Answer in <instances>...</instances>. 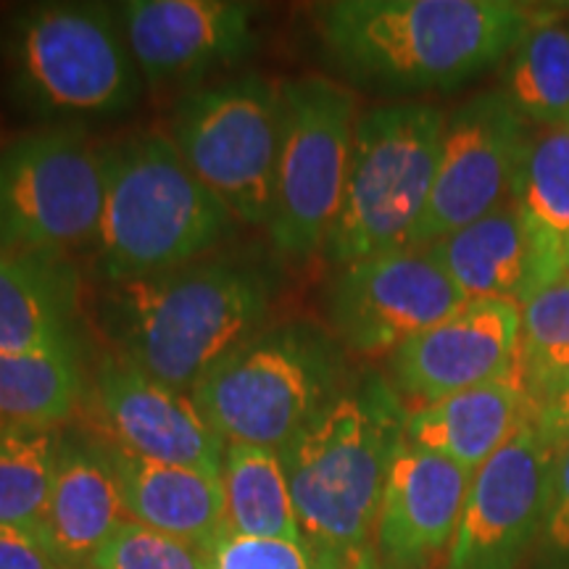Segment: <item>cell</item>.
Returning <instances> with one entry per match:
<instances>
[{"label": "cell", "mask_w": 569, "mask_h": 569, "mask_svg": "<svg viewBox=\"0 0 569 569\" xmlns=\"http://www.w3.org/2000/svg\"><path fill=\"white\" fill-rule=\"evenodd\" d=\"M0 569H63L51 540L40 532L0 528Z\"/></svg>", "instance_id": "obj_32"}, {"label": "cell", "mask_w": 569, "mask_h": 569, "mask_svg": "<svg viewBox=\"0 0 569 569\" xmlns=\"http://www.w3.org/2000/svg\"><path fill=\"white\" fill-rule=\"evenodd\" d=\"M0 82L17 109L51 127L113 119L142 92L119 13L82 0L13 9L0 24Z\"/></svg>", "instance_id": "obj_4"}, {"label": "cell", "mask_w": 569, "mask_h": 569, "mask_svg": "<svg viewBox=\"0 0 569 569\" xmlns=\"http://www.w3.org/2000/svg\"><path fill=\"white\" fill-rule=\"evenodd\" d=\"M519 317L517 372L536 409L569 380V277L532 296Z\"/></svg>", "instance_id": "obj_27"}, {"label": "cell", "mask_w": 569, "mask_h": 569, "mask_svg": "<svg viewBox=\"0 0 569 569\" xmlns=\"http://www.w3.org/2000/svg\"><path fill=\"white\" fill-rule=\"evenodd\" d=\"M557 448L532 419L472 475L448 569H519L549 515Z\"/></svg>", "instance_id": "obj_13"}, {"label": "cell", "mask_w": 569, "mask_h": 569, "mask_svg": "<svg viewBox=\"0 0 569 569\" xmlns=\"http://www.w3.org/2000/svg\"><path fill=\"white\" fill-rule=\"evenodd\" d=\"M222 490L227 530L251 538L303 540L277 448L227 443Z\"/></svg>", "instance_id": "obj_23"}, {"label": "cell", "mask_w": 569, "mask_h": 569, "mask_svg": "<svg viewBox=\"0 0 569 569\" xmlns=\"http://www.w3.org/2000/svg\"><path fill=\"white\" fill-rule=\"evenodd\" d=\"M0 151H3V146H0Z\"/></svg>", "instance_id": "obj_37"}, {"label": "cell", "mask_w": 569, "mask_h": 569, "mask_svg": "<svg viewBox=\"0 0 569 569\" xmlns=\"http://www.w3.org/2000/svg\"><path fill=\"white\" fill-rule=\"evenodd\" d=\"M0 430H3V422H0Z\"/></svg>", "instance_id": "obj_36"}, {"label": "cell", "mask_w": 569, "mask_h": 569, "mask_svg": "<svg viewBox=\"0 0 569 569\" xmlns=\"http://www.w3.org/2000/svg\"><path fill=\"white\" fill-rule=\"evenodd\" d=\"M519 306L475 298L390 353V377L417 407L486 386L517 367Z\"/></svg>", "instance_id": "obj_15"}, {"label": "cell", "mask_w": 569, "mask_h": 569, "mask_svg": "<svg viewBox=\"0 0 569 569\" xmlns=\"http://www.w3.org/2000/svg\"><path fill=\"white\" fill-rule=\"evenodd\" d=\"M96 396L103 422L127 451L222 478L227 443L182 390L163 386L113 353L98 367Z\"/></svg>", "instance_id": "obj_16"}, {"label": "cell", "mask_w": 569, "mask_h": 569, "mask_svg": "<svg viewBox=\"0 0 569 569\" xmlns=\"http://www.w3.org/2000/svg\"><path fill=\"white\" fill-rule=\"evenodd\" d=\"M103 159L80 127H46L0 151V253L69 256L103 219Z\"/></svg>", "instance_id": "obj_9"}, {"label": "cell", "mask_w": 569, "mask_h": 569, "mask_svg": "<svg viewBox=\"0 0 569 569\" xmlns=\"http://www.w3.org/2000/svg\"><path fill=\"white\" fill-rule=\"evenodd\" d=\"M124 517L106 440L74 430L61 432L46 530L63 569H88Z\"/></svg>", "instance_id": "obj_19"}, {"label": "cell", "mask_w": 569, "mask_h": 569, "mask_svg": "<svg viewBox=\"0 0 569 569\" xmlns=\"http://www.w3.org/2000/svg\"><path fill=\"white\" fill-rule=\"evenodd\" d=\"M206 553H209V569H348L353 559L327 551L306 538H251L227 528Z\"/></svg>", "instance_id": "obj_29"}, {"label": "cell", "mask_w": 569, "mask_h": 569, "mask_svg": "<svg viewBox=\"0 0 569 569\" xmlns=\"http://www.w3.org/2000/svg\"><path fill=\"white\" fill-rule=\"evenodd\" d=\"M530 419V393L515 367L486 386L415 407L407 415L403 440L475 475Z\"/></svg>", "instance_id": "obj_20"}, {"label": "cell", "mask_w": 569, "mask_h": 569, "mask_svg": "<svg viewBox=\"0 0 569 569\" xmlns=\"http://www.w3.org/2000/svg\"><path fill=\"white\" fill-rule=\"evenodd\" d=\"M446 117L430 103H390L356 119L340 211L325 256L353 264L409 248L436 182Z\"/></svg>", "instance_id": "obj_7"}, {"label": "cell", "mask_w": 569, "mask_h": 569, "mask_svg": "<svg viewBox=\"0 0 569 569\" xmlns=\"http://www.w3.org/2000/svg\"><path fill=\"white\" fill-rule=\"evenodd\" d=\"M348 569H388V567L382 565L380 559H377L375 546H372V549H367V551H359V553H356V557L351 559V567H348Z\"/></svg>", "instance_id": "obj_34"}, {"label": "cell", "mask_w": 569, "mask_h": 569, "mask_svg": "<svg viewBox=\"0 0 569 569\" xmlns=\"http://www.w3.org/2000/svg\"><path fill=\"white\" fill-rule=\"evenodd\" d=\"M61 432L53 427L3 425L0 430V528L48 538V501Z\"/></svg>", "instance_id": "obj_25"}, {"label": "cell", "mask_w": 569, "mask_h": 569, "mask_svg": "<svg viewBox=\"0 0 569 569\" xmlns=\"http://www.w3.org/2000/svg\"><path fill=\"white\" fill-rule=\"evenodd\" d=\"M540 546L551 557L569 559V443L557 451L549 515H546L543 532H540Z\"/></svg>", "instance_id": "obj_31"}, {"label": "cell", "mask_w": 569, "mask_h": 569, "mask_svg": "<svg viewBox=\"0 0 569 569\" xmlns=\"http://www.w3.org/2000/svg\"><path fill=\"white\" fill-rule=\"evenodd\" d=\"M561 253H565V272L569 277V234H567L565 243H561Z\"/></svg>", "instance_id": "obj_35"}, {"label": "cell", "mask_w": 569, "mask_h": 569, "mask_svg": "<svg viewBox=\"0 0 569 569\" xmlns=\"http://www.w3.org/2000/svg\"><path fill=\"white\" fill-rule=\"evenodd\" d=\"M532 138L503 90H486L446 117L430 201L409 248L438 243L511 198Z\"/></svg>", "instance_id": "obj_11"}, {"label": "cell", "mask_w": 569, "mask_h": 569, "mask_svg": "<svg viewBox=\"0 0 569 569\" xmlns=\"http://www.w3.org/2000/svg\"><path fill=\"white\" fill-rule=\"evenodd\" d=\"M425 251L469 301L498 298L522 309L532 296L567 277L561 243L511 198Z\"/></svg>", "instance_id": "obj_17"}, {"label": "cell", "mask_w": 569, "mask_h": 569, "mask_svg": "<svg viewBox=\"0 0 569 569\" xmlns=\"http://www.w3.org/2000/svg\"><path fill=\"white\" fill-rule=\"evenodd\" d=\"M106 448L117 469L124 515L132 522L209 551L224 530L222 478L138 457L117 440H106Z\"/></svg>", "instance_id": "obj_22"}, {"label": "cell", "mask_w": 569, "mask_h": 569, "mask_svg": "<svg viewBox=\"0 0 569 569\" xmlns=\"http://www.w3.org/2000/svg\"><path fill=\"white\" fill-rule=\"evenodd\" d=\"M440 569H448V567H440Z\"/></svg>", "instance_id": "obj_38"}, {"label": "cell", "mask_w": 569, "mask_h": 569, "mask_svg": "<svg viewBox=\"0 0 569 569\" xmlns=\"http://www.w3.org/2000/svg\"><path fill=\"white\" fill-rule=\"evenodd\" d=\"M277 274L248 253H211L169 272L109 284L103 330L119 356L174 390H193L209 369L261 330Z\"/></svg>", "instance_id": "obj_1"}, {"label": "cell", "mask_w": 569, "mask_h": 569, "mask_svg": "<svg viewBox=\"0 0 569 569\" xmlns=\"http://www.w3.org/2000/svg\"><path fill=\"white\" fill-rule=\"evenodd\" d=\"M511 201L557 243H565L569 234V124L532 134Z\"/></svg>", "instance_id": "obj_28"}, {"label": "cell", "mask_w": 569, "mask_h": 569, "mask_svg": "<svg viewBox=\"0 0 569 569\" xmlns=\"http://www.w3.org/2000/svg\"><path fill=\"white\" fill-rule=\"evenodd\" d=\"M259 9L243 0H127L117 13L142 80L172 88L248 59Z\"/></svg>", "instance_id": "obj_14"}, {"label": "cell", "mask_w": 569, "mask_h": 569, "mask_svg": "<svg viewBox=\"0 0 569 569\" xmlns=\"http://www.w3.org/2000/svg\"><path fill=\"white\" fill-rule=\"evenodd\" d=\"M343 390V356L322 327L290 319L259 330L190 390L224 443L280 448Z\"/></svg>", "instance_id": "obj_6"}, {"label": "cell", "mask_w": 569, "mask_h": 569, "mask_svg": "<svg viewBox=\"0 0 569 569\" xmlns=\"http://www.w3.org/2000/svg\"><path fill=\"white\" fill-rule=\"evenodd\" d=\"M282 84L243 74L182 96L172 142L198 180L234 219L267 227L280 153Z\"/></svg>", "instance_id": "obj_8"}, {"label": "cell", "mask_w": 569, "mask_h": 569, "mask_svg": "<svg viewBox=\"0 0 569 569\" xmlns=\"http://www.w3.org/2000/svg\"><path fill=\"white\" fill-rule=\"evenodd\" d=\"M511 106L530 127L569 124V30L538 24L519 40L511 56L507 84Z\"/></svg>", "instance_id": "obj_26"}, {"label": "cell", "mask_w": 569, "mask_h": 569, "mask_svg": "<svg viewBox=\"0 0 569 569\" xmlns=\"http://www.w3.org/2000/svg\"><path fill=\"white\" fill-rule=\"evenodd\" d=\"M80 272L69 256L0 253V353L80 346Z\"/></svg>", "instance_id": "obj_21"}, {"label": "cell", "mask_w": 569, "mask_h": 569, "mask_svg": "<svg viewBox=\"0 0 569 569\" xmlns=\"http://www.w3.org/2000/svg\"><path fill=\"white\" fill-rule=\"evenodd\" d=\"M101 159L106 203L92 267L109 284L190 264L234 232L230 209L190 172L172 138L132 134L101 148Z\"/></svg>", "instance_id": "obj_5"}, {"label": "cell", "mask_w": 569, "mask_h": 569, "mask_svg": "<svg viewBox=\"0 0 569 569\" xmlns=\"http://www.w3.org/2000/svg\"><path fill=\"white\" fill-rule=\"evenodd\" d=\"M88 569H209L206 549L124 519Z\"/></svg>", "instance_id": "obj_30"}, {"label": "cell", "mask_w": 569, "mask_h": 569, "mask_svg": "<svg viewBox=\"0 0 569 569\" xmlns=\"http://www.w3.org/2000/svg\"><path fill=\"white\" fill-rule=\"evenodd\" d=\"M84 393L82 348L53 353H0V422L59 427Z\"/></svg>", "instance_id": "obj_24"}, {"label": "cell", "mask_w": 569, "mask_h": 569, "mask_svg": "<svg viewBox=\"0 0 569 569\" xmlns=\"http://www.w3.org/2000/svg\"><path fill=\"white\" fill-rule=\"evenodd\" d=\"M472 472L401 440L390 465L375 553L388 569H430L451 551Z\"/></svg>", "instance_id": "obj_18"}, {"label": "cell", "mask_w": 569, "mask_h": 569, "mask_svg": "<svg viewBox=\"0 0 569 569\" xmlns=\"http://www.w3.org/2000/svg\"><path fill=\"white\" fill-rule=\"evenodd\" d=\"M532 425L557 451L569 443V380L532 409Z\"/></svg>", "instance_id": "obj_33"}, {"label": "cell", "mask_w": 569, "mask_h": 569, "mask_svg": "<svg viewBox=\"0 0 569 569\" xmlns=\"http://www.w3.org/2000/svg\"><path fill=\"white\" fill-rule=\"evenodd\" d=\"M317 27L356 82L451 90L515 51L532 17L511 0H336L317 6Z\"/></svg>", "instance_id": "obj_2"}, {"label": "cell", "mask_w": 569, "mask_h": 569, "mask_svg": "<svg viewBox=\"0 0 569 569\" xmlns=\"http://www.w3.org/2000/svg\"><path fill=\"white\" fill-rule=\"evenodd\" d=\"M407 415L393 382L369 375L340 390L280 448L306 540L340 557L372 549L369 538Z\"/></svg>", "instance_id": "obj_3"}, {"label": "cell", "mask_w": 569, "mask_h": 569, "mask_svg": "<svg viewBox=\"0 0 569 569\" xmlns=\"http://www.w3.org/2000/svg\"><path fill=\"white\" fill-rule=\"evenodd\" d=\"M467 301L425 248H403L340 269L327 296V317L348 351L393 353Z\"/></svg>", "instance_id": "obj_12"}, {"label": "cell", "mask_w": 569, "mask_h": 569, "mask_svg": "<svg viewBox=\"0 0 569 569\" xmlns=\"http://www.w3.org/2000/svg\"><path fill=\"white\" fill-rule=\"evenodd\" d=\"M353 132V96L338 82L301 77L282 84L280 153L267 230L288 259H306L325 248L343 201Z\"/></svg>", "instance_id": "obj_10"}]
</instances>
